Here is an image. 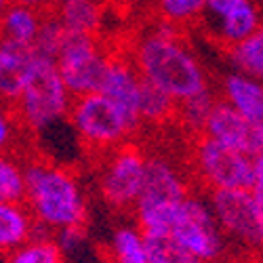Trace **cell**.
<instances>
[{
	"label": "cell",
	"instance_id": "14",
	"mask_svg": "<svg viewBox=\"0 0 263 263\" xmlns=\"http://www.w3.org/2000/svg\"><path fill=\"white\" fill-rule=\"evenodd\" d=\"M36 219L26 202H0V253H13L30 242Z\"/></svg>",
	"mask_w": 263,
	"mask_h": 263
},
{
	"label": "cell",
	"instance_id": "17",
	"mask_svg": "<svg viewBox=\"0 0 263 263\" xmlns=\"http://www.w3.org/2000/svg\"><path fill=\"white\" fill-rule=\"evenodd\" d=\"M103 7L105 5L101 0H80V3L59 5L55 13L68 32L97 36V30L103 21Z\"/></svg>",
	"mask_w": 263,
	"mask_h": 263
},
{
	"label": "cell",
	"instance_id": "29",
	"mask_svg": "<svg viewBox=\"0 0 263 263\" xmlns=\"http://www.w3.org/2000/svg\"><path fill=\"white\" fill-rule=\"evenodd\" d=\"M240 3H245V0H206V11L217 17V19H221L226 17L234 7H238Z\"/></svg>",
	"mask_w": 263,
	"mask_h": 263
},
{
	"label": "cell",
	"instance_id": "24",
	"mask_svg": "<svg viewBox=\"0 0 263 263\" xmlns=\"http://www.w3.org/2000/svg\"><path fill=\"white\" fill-rule=\"evenodd\" d=\"M215 103H217V99L213 97L211 91L194 95V97L177 103V118L181 120L183 126H187L194 133H198V137H200V135H204V126L209 122V116L213 112Z\"/></svg>",
	"mask_w": 263,
	"mask_h": 263
},
{
	"label": "cell",
	"instance_id": "9",
	"mask_svg": "<svg viewBox=\"0 0 263 263\" xmlns=\"http://www.w3.org/2000/svg\"><path fill=\"white\" fill-rule=\"evenodd\" d=\"M209 204L223 232L249 247H263V223L253 190H211Z\"/></svg>",
	"mask_w": 263,
	"mask_h": 263
},
{
	"label": "cell",
	"instance_id": "37",
	"mask_svg": "<svg viewBox=\"0 0 263 263\" xmlns=\"http://www.w3.org/2000/svg\"><path fill=\"white\" fill-rule=\"evenodd\" d=\"M0 42H3V30H0Z\"/></svg>",
	"mask_w": 263,
	"mask_h": 263
},
{
	"label": "cell",
	"instance_id": "31",
	"mask_svg": "<svg viewBox=\"0 0 263 263\" xmlns=\"http://www.w3.org/2000/svg\"><path fill=\"white\" fill-rule=\"evenodd\" d=\"M253 168H255L257 185H263V154H259V156L253 158ZM257 185H255V187H257Z\"/></svg>",
	"mask_w": 263,
	"mask_h": 263
},
{
	"label": "cell",
	"instance_id": "18",
	"mask_svg": "<svg viewBox=\"0 0 263 263\" xmlns=\"http://www.w3.org/2000/svg\"><path fill=\"white\" fill-rule=\"evenodd\" d=\"M107 263H149L145 236L137 226H124L112 234Z\"/></svg>",
	"mask_w": 263,
	"mask_h": 263
},
{
	"label": "cell",
	"instance_id": "2",
	"mask_svg": "<svg viewBox=\"0 0 263 263\" xmlns=\"http://www.w3.org/2000/svg\"><path fill=\"white\" fill-rule=\"evenodd\" d=\"M26 204L36 223L51 232L84 228L86 200L76 175L61 164L32 158L24 162Z\"/></svg>",
	"mask_w": 263,
	"mask_h": 263
},
{
	"label": "cell",
	"instance_id": "34",
	"mask_svg": "<svg viewBox=\"0 0 263 263\" xmlns=\"http://www.w3.org/2000/svg\"><path fill=\"white\" fill-rule=\"evenodd\" d=\"M120 3H124V5H139V3H143V0H120Z\"/></svg>",
	"mask_w": 263,
	"mask_h": 263
},
{
	"label": "cell",
	"instance_id": "30",
	"mask_svg": "<svg viewBox=\"0 0 263 263\" xmlns=\"http://www.w3.org/2000/svg\"><path fill=\"white\" fill-rule=\"evenodd\" d=\"M15 5H26V7H34L45 13H53V5H57V0H13Z\"/></svg>",
	"mask_w": 263,
	"mask_h": 263
},
{
	"label": "cell",
	"instance_id": "32",
	"mask_svg": "<svg viewBox=\"0 0 263 263\" xmlns=\"http://www.w3.org/2000/svg\"><path fill=\"white\" fill-rule=\"evenodd\" d=\"M255 194V202H257V209H259V217H261V223H263V185H257L253 190Z\"/></svg>",
	"mask_w": 263,
	"mask_h": 263
},
{
	"label": "cell",
	"instance_id": "15",
	"mask_svg": "<svg viewBox=\"0 0 263 263\" xmlns=\"http://www.w3.org/2000/svg\"><path fill=\"white\" fill-rule=\"evenodd\" d=\"M226 101L251 122L263 120V84L245 74H230L223 82Z\"/></svg>",
	"mask_w": 263,
	"mask_h": 263
},
{
	"label": "cell",
	"instance_id": "33",
	"mask_svg": "<svg viewBox=\"0 0 263 263\" xmlns=\"http://www.w3.org/2000/svg\"><path fill=\"white\" fill-rule=\"evenodd\" d=\"M11 5H13V0H0V17L5 15V11H7Z\"/></svg>",
	"mask_w": 263,
	"mask_h": 263
},
{
	"label": "cell",
	"instance_id": "12",
	"mask_svg": "<svg viewBox=\"0 0 263 263\" xmlns=\"http://www.w3.org/2000/svg\"><path fill=\"white\" fill-rule=\"evenodd\" d=\"M36 61L34 47L3 38L0 42V103L15 107L19 101L32 65Z\"/></svg>",
	"mask_w": 263,
	"mask_h": 263
},
{
	"label": "cell",
	"instance_id": "19",
	"mask_svg": "<svg viewBox=\"0 0 263 263\" xmlns=\"http://www.w3.org/2000/svg\"><path fill=\"white\" fill-rule=\"evenodd\" d=\"M219 36H221L230 47L247 40L259 30V13L251 0H245L238 7H234L226 17L219 19Z\"/></svg>",
	"mask_w": 263,
	"mask_h": 263
},
{
	"label": "cell",
	"instance_id": "27",
	"mask_svg": "<svg viewBox=\"0 0 263 263\" xmlns=\"http://www.w3.org/2000/svg\"><path fill=\"white\" fill-rule=\"evenodd\" d=\"M162 21L173 26H183L206 11V0H156Z\"/></svg>",
	"mask_w": 263,
	"mask_h": 263
},
{
	"label": "cell",
	"instance_id": "1",
	"mask_svg": "<svg viewBox=\"0 0 263 263\" xmlns=\"http://www.w3.org/2000/svg\"><path fill=\"white\" fill-rule=\"evenodd\" d=\"M133 63L143 80L160 86L177 103L209 91L202 65L179 38L177 26L168 21L137 42Z\"/></svg>",
	"mask_w": 263,
	"mask_h": 263
},
{
	"label": "cell",
	"instance_id": "26",
	"mask_svg": "<svg viewBox=\"0 0 263 263\" xmlns=\"http://www.w3.org/2000/svg\"><path fill=\"white\" fill-rule=\"evenodd\" d=\"M65 36H68V30L65 26L59 21L57 13H47L45 19H42V26H40V32H38V38L34 42V51L36 55L40 57H49V59H57L63 42H65Z\"/></svg>",
	"mask_w": 263,
	"mask_h": 263
},
{
	"label": "cell",
	"instance_id": "8",
	"mask_svg": "<svg viewBox=\"0 0 263 263\" xmlns=\"http://www.w3.org/2000/svg\"><path fill=\"white\" fill-rule=\"evenodd\" d=\"M147 158L135 145H120L109 152L99 175V192L112 209L137 206L145 181Z\"/></svg>",
	"mask_w": 263,
	"mask_h": 263
},
{
	"label": "cell",
	"instance_id": "36",
	"mask_svg": "<svg viewBox=\"0 0 263 263\" xmlns=\"http://www.w3.org/2000/svg\"><path fill=\"white\" fill-rule=\"evenodd\" d=\"M103 5H116V3H120V0H101Z\"/></svg>",
	"mask_w": 263,
	"mask_h": 263
},
{
	"label": "cell",
	"instance_id": "28",
	"mask_svg": "<svg viewBox=\"0 0 263 263\" xmlns=\"http://www.w3.org/2000/svg\"><path fill=\"white\" fill-rule=\"evenodd\" d=\"M21 128L13 107L0 103V154H9L15 147L17 130Z\"/></svg>",
	"mask_w": 263,
	"mask_h": 263
},
{
	"label": "cell",
	"instance_id": "13",
	"mask_svg": "<svg viewBox=\"0 0 263 263\" xmlns=\"http://www.w3.org/2000/svg\"><path fill=\"white\" fill-rule=\"evenodd\" d=\"M251 130H253L251 120H247L242 114H238L228 101H217L209 116V122L204 126V135L247 154Z\"/></svg>",
	"mask_w": 263,
	"mask_h": 263
},
{
	"label": "cell",
	"instance_id": "7",
	"mask_svg": "<svg viewBox=\"0 0 263 263\" xmlns=\"http://www.w3.org/2000/svg\"><path fill=\"white\" fill-rule=\"evenodd\" d=\"M171 236L202 263H213L217 257H221L223 251L221 228L217 223V217L211 204L196 198V196H187L179 204Z\"/></svg>",
	"mask_w": 263,
	"mask_h": 263
},
{
	"label": "cell",
	"instance_id": "16",
	"mask_svg": "<svg viewBox=\"0 0 263 263\" xmlns=\"http://www.w3.org/2000/svg\"><path fill=\"white\" fill-rule=\"evenodd\" d=\"M45 11L26 7V5H11L5 15L0 17V30H3V38L19 42V45L34 47L38 38L42 19H45Z\"/></svg>",
	"mask_w": 263,
	"mask_h": 263
},
{
	"label": "cell",
	"instance_id": "21",
	"mask_svg": "<svg viewBox=\"0 0 263 263\" xmlns=\"http://www.w3.org/2000/svg\"><path fill=\"white\" fill-rule=\"evenodd\" d=\"M228 55H230L232 63L242 74H247L255 80L263 78V28H259L247 40L230 47Z\"/></svg>",
	"mask_w": 263,
	"mask_h": 263
},
{
	"label": "cell",
	"instance_id": "4",
	"mask_svg": "<svg viewBox=\"0 0 263 263\" xmlns=\"http://www.w3.org/2000/svg\"><path fill=\"white\" fill-rule=\"evenodd\" d=\"M78 139L97 152H114L135 135L122 109L101 93H91L72 101L68 116Z\"/></svg>",
	"mask_w": 263,
	"mask_h": 263
},
{
	"label": "cell",
	"instance_id": "6",
	"mask_svg": "<svg viewBox=\"0 0 263 263\" xmlns=\"http://www.w3.org/2000/svg\"><path fill=\"white\" fill-rule=\"evenodd\" d=\"M194 162L211 190H255L257 185L253 158L206 135L196 139Z\"/></svg>",
	"mask_w": 263,
	"mask_h": 263
},
{
	"label": "cell",
	"instance_id": "11",
	"mask_svg": "<svg viewBox=\"0 0 263 263\" xmlns=\"http://www.w3.org/2000/svg\"><path fill=\"white\" fill-rule=\"evenodd\" d=\"M185 198L187 187L177 168L164 158H147L145 181L135 213L152 209H177Z\"/></svg>",
	"mask_w": 263,
	"mask_h": 263
},
{
	"label": "cell",
	"instance_id": "3",
	"mask_svg": "<svg viewBox=\"0 0 263 263\" xmlns=\"http://www.w3.org/2000/svg\"><path fill=\"white\" fill-rule=\"evenodd\" d=\"M72 101L74 97L65 89L57 61L36 55L24 93L15 103L13 112L21 128L30 133H45L70 116Z\"/></svg>",
	"mask_w": 263,
	"mask_h": 263
},
{
	"label": "cell",
	"instance_id": "22",
	"mask_svg": "<svg viewBox=\"0 0 263 263\" xmlns=\"http://www.w3.org/2000/svg\"><path fill=\"white\" fill-rule=\"evenodd\" d=\"M7 263H65V255L53 236L32 238L7 255Z\"/></svg>",
	"mask_w": 263,
	"mask_h": 263
},
{
	"label": "cell",
	"instance_id": "10",
	"mask_svg": "<svg viewBox=\"0 0 263 263\" xmlns=\"http://www.w3.org/2000/svg\"><path fill=\"white\" fill-rule=\"evenodd\" d=\"M141 74L137 72L135 63L109 53V61H107V70L101 82L99 93L112 99L128 118V122L133 124L135 130H139V126L143 124L141 114H139V95H141Z\"/></svg>",
	"mask_w": 263,
	"mask_h": 263
},
{
	"label": "cell",
	"instance_id": "35",
	"mask_svg": "<svg viewBox=\"0 0 263 263\" xmlns=\"http://www.w3.org/2000/svg\"><path fill=\"white\" fill-rule=\"evenodd\" d=\"M70 3H80V0H57V7L59 5H70Z\"/></svg>",
	"mask_w": 263,
	"mask_h": 263
},
{
	"label": "cell",
	"instance_id": "23",
	"mask_svg": "<svg viewBox=\"0 0 263 263\" xmlns=\"http://www.w3.org/2000/svg\"><path fill=\"white\" fill-rule=\"evenodd\" d=\"M0 202H26L24 164L9 154H0Z\"/></svg>",
	"mask_w": 263,
	"mask_h": 263
},
{
	"label": "cell",
	"instance_id": "20",
	"mask_svg": "<svg viewBox=\"0 0 263 263\" xmlns=\"http://www.w3.org/2000/svg\"><path fill=\"white\" fill-rule=\"evenodd\" d=\"M139 114L143 122H164L177 116V101L160 86L141 80V95H139Z\"/></svg>",
	"mask_w": 263,
	"mask_h": 263
},
{
	"label": "cell",
	"instance_id": "5",
	"mask_svg": "<svg viewBox=\"0 0 263 263\" xmlns=\"http://www.w3.org/2000/svg\"><path fill=\"white\" fill-rule=\"evenodd\" d=\"M55 61L65 82V89L74 99H78L91 93H99L109 53L101 47L97 36L68 32Z\"/></svg>",
	"mask_w": 263,
	"mask_h": 263
},
{
	"label": "cell",
	"instance_id": "25",
	"mask_svg": "<svg viewBox=\"0 0 263 263\" xmlns=\"http://www.w3.org/2000/svg\"><path fill=\"white\" fill-rule=\"evenodd\" d=\"M145 247L149 263H202L187 253L173 236H145Z\"/></svg>",
	"mask_w": 263,
	"mask_h": 263
}]
</instances>
